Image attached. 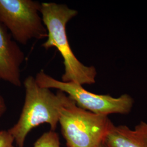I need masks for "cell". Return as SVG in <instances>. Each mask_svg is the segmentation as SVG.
Instances as JSON below:
<instances>
[{"label":"cell","mask_w":147,"mask_h":147,"mask_svg":"<svg viewBox=\"0 0 147 147\" xmlns=\"http://www.w3.org/2000/svg\"><path fill=\"white\" fill-rule=\"evenodd\" d=\"M40 13L47 31V40L42 47L48 50L55 47L63 59L64 72L62 81L74 82L82 86L95 83L97 75L94 66H86L81 63L70 47L66 32V27L78 11L64 4L54 2L41 3Z\"/></svg>","instance_id":"obj_1"},{"label":"cell","mask_w":147,"mask_h":147,"mask_svg":"<svg viewBox=\"0 0 147 147\" xmlns=\"http://www.w3.org/2000/svg\"><path fill=\"white\" fill-rule=\"evenodd\" d=\"M58 124L67 147H97L115 126L108 116L79 107L69 96L60 110Z\"/></svg>","instance_id":"obj_3"},{"label":"cell","mask_w":147,"mask_h":147,"mask_svg":"<svg viewBox=\"0 0 147 147\" xmlns=\"http://www.w3.org/2000/svg\"><path fill=\"white\" fill-rule=\"evenodd\" d=\"M14 141L8 130H0V147H15Z\"/></svg>","instance_id":"obj_9"},{"label":"cell","mask_w":147,"mask_h":147,"mask_svg":"<svg viewBox=\"0 0 147 147\" xmlns=\"http://www.w3.org/2000/svg\"><path fill=\"white\" fill-rule=\"evenodd\" d=\"M105 147V146H104V144H103V143H102L101 144H100V146H99L98 147Z\"/></svg>","instance_id":"obj_11"},{"label":"cell","mask_w":147,"mask_h":147,"mask_svg":"<svg viewBox=\"0 0 147 147\" xmlns=\"http://www.w3.org/2000/svg\"><path fill=\"white\" fill-rule=\"evenodd\" d=\"M7 110L5 100L2 95L0 94V118L4 115Z\"/></svg>","instance_id":"obj_10"},{"label":"cell","mask_w":147,"mask_h":147,"mask_svg":"<svg viewBox=\"0 0 147 147\" xmlns=\"http://www.w3.org/2000/svg\"><path fill=\"white\" fill-rule=\"evenodd\" d=\"M33 147H61L57 133L53 130L44 132L35 142Z\"/></svg>","instance_id":"obj_8"},{"label":"cell","mask_w":147,"mask_h":147,"mask_svg":"<svg viewBox=\"0 0 147 147\" xmlns=\"http://www.w3.org/2000/svg\"><path fill=\"white\" fill-rule=\"evenodd\" d=\"M102 143L105 147H147V123L141 121L133 130L115 125Z\"/></svg>","instance_id":"obj_7"},{"label":"cell","mask_w":147,"mask_h":147,"mask_svg":"<svg viewBox=\"0 0 147 147\" xmlns=\"http://www.w3.org/2000/svg\"><path fill=\"white\" fill-rule=\"evenodd\" d=\"M8 31L0 22V80L21 87V65L25 53Z\"/></svg>","instance_id":"obj_6"},{"label":"cell","mask_w":147,"mask_h":147,"mask_svg":"<svg viewBox=\"0 0 147 147\" xmlns=\"http://www.w3.org/2000/svg\"><path fill=\"white\" fill-rule=\"evenodd\" d=\"M41 3L33 0H0V22L16 42L47 38L40 13Z\"/></svg>","instance_id":"obj_5"},{"label":"cell","mask_w":147,"mask_h":147,"mask_svg":"<svg viewBox=\"0 0 147 147\" xmlns=\"http://www.w3.org/2000/svg\"><path fill=\"white\" fill-rule=\"evenodd\" d=\"M37 84L40 87L56 89L65 93L79 107L97 115H127L131 111L134 100L130 95H121L114 98L109 94H97L84 89L74 82H63L49 75L43 70L36 74Z\"/></svg>","instance_id":"obj_4"},{"label":"cell","mask_w":147,"mask_h":147,"mask_svg":"<svg viewBox=\"0 0 147 147\" xmlns=\"http://www.w3.org/2000/svg\"><path fill=\"white\" fill-rule=\"evenodd\" d=\"M25 101L16 124L8 130L18 147H24L27 135L32 129L47 123L55 131L59 121L60 110L67 96L63 92L55 94L51 89L40 87L35 77L29 75L24 81Z\"/></svg>","instance_id":"obj_2"}]
</instances>
